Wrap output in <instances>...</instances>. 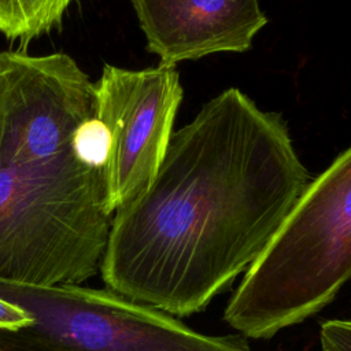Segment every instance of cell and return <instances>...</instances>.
Returning a JSON list of instances; mask_svg holds the SVG:
<instances>
[{
    "mask_svg": "<svg viewBox=\"0 0 351 351\" xmlns=\"http://www.w3.org/2000/svg\"><path fill=\"white\" fill-rule=\"evenodd\" d=\"M74 0H0V33L29 43L62 23Z\"/></svg>",
    "mask_w": 351,
    "mask_h": 351,
    "instance_id": "cell-7",
    "label": "cell"
},
{
    "mask_svg": "<svg viewBox=\"0 0 351 351\" xmlns=\"http://www.w3.org/2000/svg\"><path fill=\"white\" fill-rule=\"evenodd\" d=\"M182 96L176 66H103L93 82V115L110 134L104 178L111 213L141 193L156 176Z\"/></svg>",
    "mask_w": 351,
    "mask_h": 351,
    "instance_id": "cell-5",
    "label": "cell"
},
{
    "mask_svg": "<svg viewBox=\"0 0 351 351\" xmlns=\"http://www.w3.org/2000/svg\"><path fill=\"white\" fill-rule=\"evenodd\" d=\"M73 148L85 163L104 169L110 152V134L95 115L84 121L73 134Z\"/></svg>",
    "mask_w": 351,
    "mask_h": 351,
    "instance_id": "cell-8",
    "label": "cell"
},
{
    "mask_svg": "<svg viewBox=\"0 0 351 351\" xmlns=\"http://www.w3.org/2000/svg\"><path fill=\"white\" fill-rule=\"evenodd\" d=\"M310 181L282 117L229 88L171 134L151 184L115 210L103 280L171 315L202 311L262 255Z\"/></svg>",
    "mask_w": 351,
    "mask_h": 351,
    "instance_id": "cell-1",
    "label": "cell"
},
{
    "mask_svg": "<svg viewBox=\"0 0 351 351\" xmlns=\"http://www.w3.org/2000/svg\"><path fill=\"white\" fill-rule=\"evenodd\" d=\"M0 351H252L111 289L0 281Z\"/></svg>",
    "mask_w": 351,
    "mask_h": 351,
    "instance_id": "cell-4",
    "label": "cell"
},
{
    "mask_svg": "<svg viewBox=\"0 0 351 351\" xmlns=\"http://www.w3.org/2000/svg\"><path fill=\"white\" fill-rule=\"evenodd\" d=\"M322 351H351V319H328L321 324Z\"/></svg>",
    "mask_w": 351,
    "mask_h": 351,
    "instance_id": "cell-9",
    "label": "cell"
},
{
    "mask_svg": "<svg viewBox=\"0 0 351 351\" xmlns=\"http://www.w3.org/2000/svg\"><path fill=\"white\" fill-rule=\"evenodd\" d=\"M351 280V145L313 178L223 313L243 336L270 339L328 306Z\"/></svg>",
    "mask_w": 351,
    "mask_h": 351,
    "instance_id": "cell-3",
    "label": "cell"
},
{
    "mask_svg": "<svg viewBox=\"0 0 351 351\" xmlns=\"http://www.w3.org/2000/svg\"><path fill=\"white\" fill-rule=\"evenodd\" d=\"M160 63L196 60L218 52H245L267 23L259 0H130Z\"/></svg>",
    "mask_w": 351,
    "mask_h": 351,
    "instance_id": "cell-6",
    "label": "cell"
},
{
    "mask_svg": "<svg viewBox=\"0 0 351 351\" xmlns=\"http://www.w3.org/2000/svg\"><path fill=\"white\" fill-rule=\"evenodd\" d=\"M92 115L93 82L70 55L0 51V281L78 285L100 270L104 169L73 148Z\"/></svg>",
    "mask_w": 351,
    "mask_h": 351,
    "instance_id": "cell-2",
    "label": "cell"
}]
</instances>
